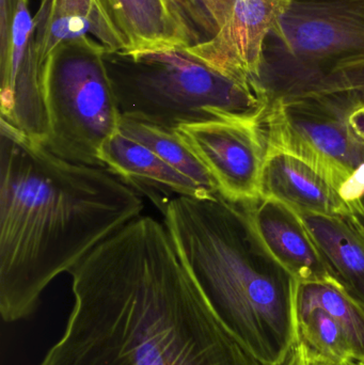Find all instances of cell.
Returning <instances> with one entry per match:
<instances>
[{"label": "cell", "instance_id": "ac0fdd59", "mask_svg": "<svg viewBox=\"0 0 364 365\" xmlns=\"http://www.w3.org/2000/svg\"><path fill=\"white\" fill-rule=\"evenodd\" d=\"M297 341L335 365L356 362L343 328L333 315L321 307L296 299Z\"/></svg>", "mask_w": 364, "mask_h": 365}, {"label": "cell", "instance_id": "30bf717a", "mask_svg": "<svg viewBox=\"0 0 364 365\" xmlns=\"http://www.w3.org/2000/svg\"><path fill=\"white\" fill-rule=\"evenodd\" d=\"M290 2L230 0L216 34L187 51L227 76L261 89L259 76L265 41Z\"/></svg>", "mask_w": 364, "mask_h": 365}, {"label": "cell", "instance_id": "6da1fadb", "mask_svg": "<svg viewBox=\"0 0 364 365\" xmlns=\"http://www.w3.org/2000/svg\"><path fill=\"white\" fill-rule=\"evenodd\" d=\"M68 274L72 311L38 365H263L216 317L153 217L124 225Z\"/></svg>", "mask_w": 364, "mask_h": 365}, {"label": "cell", "instance_id": "9a60e30c", "mask_svg": "<svg viewBox=\"0 0 364 365\" xmlns=\"http://www.w3.org/2000/svg\"><path fill=\"white\" fill-rule=\"evenodd\" d=\"M103 167L132 188L168 197H213L196 182L173 168L147 145L118 132L100 151Z\"/></svg>", "mask_w": 364, "mask_h": 365}, {"label": "cell", "instance_id": "ba28073f", "mask_svg": "<svg viewBox=\"0 0 364 365\" xmlns=\"http://www.w3.org/2000/svg\"><path fill=\"white\" fill-rule=\"evenodd\" d=\"M29 0H0V121L43 145L48 118Z\"/></svg>", "mask_w": 364, "mask_h": 365}, {"label": "cell", "instance_id": "5b68a950", "mask_svg": "<svg viewBox=\"0 0 364 365\" xmlns=\"http://www.w3.org/2000/svg\"><path fill=\"white\" fill-rule=\"evenodd\" d=\"M259 85L269 105L364 90V0H291L265 41Z\"/></svg>", "mask_w": 364, "mask_h": 365}, {"label": "cell", "instance_id": "44dd1931", "mask_svg": "<svg viewBox=\"0 0 364 365\" xmlns=\"http://www.w3.org/2000/svg\"><path fill=\"white\" fill-rule=\"evenodd\" d=\"M286 365H335L312 351L303 341H297Z\"/></svg>", "mask_w": 364, "mask_h": 365}, {"label": "cell", "instance_id": "277c9868", "mask_svg": "<svg viewBox=\"0 0 364 365\" xmlns=\"http://www.w3.org/2000/svg\"><path fill=\"white\" fill-rule=\"evenodd\" d=\"M121 118L175 130L212 121L260 124L266 94L212 68L187 48L105 51Z\"/></svg>", "mask_w": 364, "mask_h": 365}, {"label": "cell", "instance_id": "7a4b0ae2", "mask_svg": "<svg viewBox=\"0 0 364 365\" xmlns=\"http://www.w3.org/2000/svg\"><path fill=\"white\" fill-rule=\"evenodd\" d=\"M145 203L102 167L58 158L0 121V314L31 317L59 274L141 216Z\"/></svg>", "mask_w": 364, "mask_h": 365}, {"label": "cell", "instance_id": "ffe728a7", "mask_svg": "<svg viewBox=\"0 0 364 365\" xmlns=\"http://www.w3.org/2000/svg\"><path fill=\"white\" fill-rule=\"evenodd\" d=\"M184 12L187 15L192 25L198 30L203 41L209 40L213 36L214 8L216 0H177Z\"/></svg>", "mask_w": 364, "mask_h": 365}, {"label": "cell", "instance_id": "3957f363", "mask_svg": "<svg viewBox=\"0 0 364 365\" xmlns=\"http://www.w3.org/2000/svg\"><path fill=\"white\" fill-rule=\"evenodd\" d=\"M173 245L224 327L263 365H284L297 343L298 281L261 240L249 203L175 197L165 205Z\"/></svg>", "mask_w": 364, "mask_h": 365}, {"label": "cell", "instance_id": "2e32d148", "mask_svg": "<svg viewBox=\"0 0 364 365\" xmlns=\"http://www.w3.org/2000/svg\"><path fill=\"white\" fill-rule=\"evenodd\" d=\"M333 282L364 308V234L342 216L299 214Z\"/></svg>", "mask_w": 364, "mask_h": 365}, {"label": "cell", "instance_id": "8992f818", "mask_svg": "<svg viewBox=\"0 0 364 365\" xmlns=\"http://www.w3.org/2000/svg\"><path fill=\"white\" fill-rule=\"evenodd\" d=\"M260 128L266 148L306 160L326 179L364 234V90L273 103Z\"/></svg>", "mask_w": 364, "mask_h": 365}, {"label": "cell", "instance_id": "7c38bea8", "mask_svg": "<svg viewBox=\"0 0 364 365\" xmlns=\"http://www.w3.org/2000/svg\"><path fill=\"white\" fill-rule=\"evenodd\" d=\"M249 206L261 240L298 283L333 282L298 212L265 197L250 202Z\"/></svg>", "mask_w": 364, "mask_h": 365}, {"label": "cell", "instance_id": "7402d4cb", "mask_svg": "<svg viewBox=\"0 0 364 365\" xmlns=\"http://www.w3.org/2000/svg\"><path fill=\"white\" fill-rule=\"evenodd\" d=\"M350 365H364L363 364H359V362H355V364Z\"/></svg>", "mask_w": 364, "mask_h": 365}, {"label": "cell", "instance_id": "9c48e42d", "mask_svg": "<svg viewBox=\"0 0 364 365\" xmlns=\"http://www.w3.org/2000/svg\"><path fill=\"white\" fill-rule=\"evenodd\" d=\"M177 130L204 165L220 195L241 203L260 197L266 154L260 124L212 121L180 126Z\"/></svg>", "mask_w": 364, "mask_h": 365}, {"label": "cell", "instance_id": "e0dca14e", "mask_svg": "<svg viewBox=\"0 0 364 365\" xmlns=\"http://www.w3.org/2000/svg\"><path fill=\"white\" fill-rule=\"evenodd\" d=\"M119 130L147 145L167 164L199 185L207 195H219L209 171L177 130L122 118Z\"/></svg>", "mask_w": 364, "mask_h": 365}, {"label": "cell", "instance_id": "4fadbf2b", "mask_svg": "<svg viewBox=\"0 0 364 365\" xmlns=\"http://www.w3.org/2000/svg\"><path fill=\"white\" fill-rule=\"evenodd\" d=\"M33 23L36 53L43 68L57 47L85 36L98 41L107 51H125L121 34L100 0H40Z\"/></svg>", "mask_w": 364, "mask_h": 365}, {"label": "cell", "instance_id": "d6986e66", "mask_svg": "<svg viewBox=\"0 0 364 365\" xmlns=\"http://www.w3.org/2000/svg\"><path fill=\"white\" fill-rule=\"evenodd\" d=\"M297 300L321 307L343 328L356 362L364 364V308L333 282L298 283Z\"/></svg>", "mask_w": 364, "mask_h": 365}, {"label": "cell", "instance_id": "52a82bcc", "mask_svg": "<svg viewBox=\"0 0 364 365\" xmlns=\"http://www.w3.org/2000/svg\"><path fill=\"white\" fill-rule=\"evenodd\" d=\"M107 49L85 36L64 43L43 72L48 138L44 147L75 164L103 167V145L119 132L121 113L107 72Z\"/></svg>", "mask_w": 364, "mask_h": 365}, {"label": "cell", "instance_id": "5bb4252c", "mask_svg": "<svg viewBox=\"0 0 364 365\" xmlns=\"http://www.w3.org/2000/svg\"><path fill=\"white\" fill-rule=\"evenodd\" d=\"M259 195L298 214L344 217L343 206L326 179L306 160L281 150L266 148Z\"/></svg>", "mask_w": 364, "mask_h": 365}, {"label": "cell", "instance_id": "8fae6325", "mask_svg": "<svg viewBox=\"0 0 364 365\" xmlns=\"http://www.w3.org/2000/svg\"><path fill=\"white\" fill-rule=\"evenodd\" d=\"M125 53L189 48L203 38L177 0H100Z\"/></svg>", "mask_w": 364, "mask_h": 365}]
</instances>
